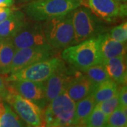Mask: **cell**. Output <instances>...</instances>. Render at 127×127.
<instances>
[{"label":"cell","mask_w":127,"mask_h":127,"mask_svg":"<svg viewBox=\"0 0 127 127\" xmlns=\"http://www.w3.org/2000/svg\"><path fill=\"white\" fill-rule=\"evenodd\" d=\"M72 21L74 37L71 45L99 36L106 31L102 20L84 6L72 11Z\"/></svg>","instance_id":"3957f363"},{"label":"cell","mask_w":127,"mask_h":127,"mask_svg":"<svg viewBox=\"0 0 127 127\" xmlns=\"http://www.w3.org/2000/svg\"><path fill=\"white\" fill-rule=\"evenodd\" d=\"M62 57L80 71L102 63L103 58L100 51V37H92L65 47Z\"/></svg>","instance_id":"6da1fadb"},{"label":"cell","mask_w":127,"mask_h":127,"mask_svg":"<svg viewBox=\"0 0 127 127\" xmlns=\"http://www.w3.org/2000/svg\"><path fill=\"white\" fill-rule=\"evenodd\" d=\"M99 37L100 51L103 60L119 56H126V42H120L114 40L109 37L107 32L101 34Z\"/></svg>","instance_id":"9a60e30c"},{"label":"cell","mask_w":127,"mask_h":127,"mask_svg":"<svg viewBox=\"0 0 127 127\" xmlns=\"http://www.w3.org/2000/svg\"><path fill=\"white\" fill-rule=\"evenodd\" d=\"M119 2H122V3H126L127 2V0H116Z\"/></svg>","instance_id":"4dcf8cb0"},{"label":"cell","mask_w":127,"mask_h":127,"mask_svg":"<svg viewBox=\"0 0 127 127\" xmlns=\"http://www.w3.org/2000/svg\"><path fill=\"white\" fill-rule=\"evenodd\" d=\"M107 119L108 116L106 115L97 105H95V108L87 119L86 122L85 123V127H107Z\"/></svg>","instance_id":"603a6c76"},{"label":"cell","mask_w":127,"mask_h":127,"mask_svg":"<svg viewBox=\"0 0 127 127\" xmlns=\"http://www.w3.org/2000/svg\"><path fill=\"white\" fill-rule=\"evenodd\" d=\"M71 75L72 73L68 72V68L64 62L45 81H44L45 97L47 102H50L60 93H63Z\"/></svg>","instance_id":"4fadbf2b"},{"label":"cell","mask_w":127,"mask_h":127,"mask_svg":"<svg viewBox=\"0 0 127 127\" xmlns=\"http://www.w3.org/2000/svg\"><path fill=\"white\" fill-rule=\"evenodd\" d=\"M12 38L0 37V74L8 75L16 52Z\"/></svg>","instance_id":"e0dca14e"},{"label":"cell","mask_w":127,"mask_h":127,"mask_svg":"<svg viewBox=\"0 0 127 127\" xmlns=\"http://www.w3.org/2000/svg\"><path fill=\"white\" fill-rule=\"evenodd\" d=\"M9 85L19 95L35 103L42 109L48 104L46 100L44 82L18 80L9 82Z\"/></svg>","instance_id":"8fae6325"},{"label":"cell","mask_w":127,"mask_h":127,"mask_svg":"<svg viewBox=\"0 0 127 127\" xmlns=\"http://www.w3.org/2000/svg\"><path fill=\"white\" fill-rule=\"evenodd\" d=\"M4 102H0V117L2 115V114L4 113Z\"/></svg>","instance_id":"f546056e"},{"label":"cell","mask_w":127,"mask_h":127,"mask_svg":"<svg viewBox=\"0 0 127 127\" xmlns=\"http://www.w3.org/2000/svg\"><path fill=\"white\" fill-rule=\"evenodd\" d=\"M119 91L118 84L112 79L109 78L102 83L92 93L96 103L103 102L112 97Z\"/></svg>","instance_id":"d6986e66"},{"label":"cell","mask_w":127,"mask_h":127,"mask_svg":"<svg viewBox=\"0 0 127 127\" xmlns=\"http://www.w3.org/2000/svg\"><path fill=\"white\" fill-rule=\"evenodd\" d=\"M109 37L120 42H127V23H122L117 26L114 27L109 32Z\"/></svg>","instance_id":"d4e9b609"},{"label":"cell","mask_w":127,"mask_h":127,"mask_svg":"<svg viewBox=\"0 0 127 127\" xmlns=\"http://www.w3.org/2000/svg\"><path fill=\"white\" fill-rule=\"evenodd\" d=\"M76 102L65 92L60 93L48 102L43 111L45 127H72Z\"/></svg>","instance_id":"5b68a950"},{"label":"cell","mask_w":127,"mask_h":127,"mask_svg":"<svg viewBox=\"0 0 127 127\" xmlns=\"http://www.w3.org/2000/svg\"><path fill=\"white\" fill-rule=\"evenodd\" d=\"M4 104V112L0 117V127H26L27 124L7 102Z\"/></svg>","instance_id":"ffe728a7"},{"label":"cell","mask_w":127,"mask_h":127,"mask_svg":"<svg viewBox=\"0 0 127 127\" xmlns=\"http://www.w3.org/2000/svg\"><path fill=\"white\" fill-rule=\"evenodd\" d=\"M95 87L91 80L81 71L72 73L64 91L76 102L92 94Z\"/></svg>","instance_id":"7c38bea8"},{"label":"cell","mask_w":127,"mask_h":127,"mask_svg":"<svg viewBox=\"0 0 127 127\" xmlns=\"http://www.w3.org/2000/svg\"><path fill=\"white\" fill-rule=\"evenodd\" d=\"M26 1H32V0H25Z\"/></svg>","instance_id":"d6a6232c"},{"label":"cell","mask_w":127,"mask_h":127,"mask_svg":"<svg viewBox=\"0 0 127 127\" xmlns=\"http://www.w3.org/2000/svg\"><path fill=\"white\" fill-rule=\"evenodd\" d=\"M14 3V0H0V7H10Z\"/></svg>","instance_id":"f1b7e54d"},{"label":"cell","mask_w":127,"mask_h":127,"mask_svg":"<svg viewBox=\"0 0 127 127\" xmlns=\"http://www.w3.org/2000/svg\"><path fill=\"white\" fill-rule=\"evenodd\" d=\"M13 11L14 9L10 7H0V23L4 21Z\"/></svg>","instance_id":"83f0119b"},{"label":"cell","mask_w":127,"mask_h":127,"mask_svg":"<svg viewBox=\"0 0 127 127\" xmlns=\"http://www.w3.org/2000/svg\"><path fill=\"white\" fill-rule=\"evenodd\" d=\"M6 80L0 76V97L2 98V100H4L9 93L8 84H6Z\"/></svg>","instance_id":"4316f807"},{"label":"cell","mask_w":127,"mask_h":127,"mask_svg":"<svg viewBox=\"0 0 127 127\" xmlns=\"http://www.w3.org/2000/svg\"><path fill=\"white\" fill-rule=\"evenodd\" d=\"M92 94L76 102V109L73 119L74 127H83L87 119L96 105Z\"/></svg>","instance_id":"ac0fdd59"},{"label":"cell","mask_w":127,"mask_h":127,"mask_svg":"<svg viewBox=\"0 0 127 127\" xmlns=\"http://www.w3.org/2000/svg\"><path fill=\"white\" fill-rule=\"evenodd\" d=\"M80 6V0H32L24 10L30 19L42 22L66 15Z\"/></svg>","instance_id":"7a4b0ae2"},{"label":"cell","mask_w":127,"mask_h":127,"mask_svg":"<svg viewBox=\"0 0 127 127\" xmlns=\"http://www.w3.org/2000/svg\"><path fill=\"white\" fill-rule=\"evenodd\" d=\"M16 50L48 45L44 35L42 23L32 20L26 21L12 37Z\"/></svg>","instance_id":"30bf717a"},{"label":"cell","mask_w":127,"mask_h":127,"mask_svg":"<svg viewBox=\"0 0 127 127\" xmlns=\"http://www.w3.org/2000/svg\"><path fill=\"white\" fill-rule=\"evenodd\" d=\"M127 107L119 104L117 109L108 116L107 127H126L127 126Z\"/></svg>","instance_id":"7402d4cb"},{"label":"cell","mask_w":127,"mask_h":127,"mask_svg":"<svg viewBox=\"0 0 127 127\" xmlns=\"http://www.w3.org/2000/svg\"><path fill=\"white\" fill-rule=\"evenodd\" d=\"M80 1L81 6L88 8L105 22L113 23L127 16L126 3L116 0H80Z\"/></svg>","instance_id":"ba28073f"},{"label":"cell","mask_w":127,"mask_h":127,"mask_svg":"<svg viewBox=\"0 0 127 127\" xmlns=\"http://www.w3.org/2000/svg\"><path fill=\"white\" fill-rule=\"evenodd\" d=\"M118 93L108 100H104L103 102H100L99 103L96 104V105L107 116H109L110 114L112 113L119 104Z\"/></svg>","instance_id":"cb8c5ba5"},{"label":"cell","mask_w":127,"mask_h":127,"mask_svg":"<svg viewBox=\"0 0 127 127\" xmlns=\"http://www.w3.org/2000/svg\"><path fill=\"white\" fill-rule=\"evenodd\" d=\"M81 72L83 73L91 80L93 84L95 86V88L109 78V75L102 62L92 66Z\"/></svg>","instance_id":"44dd1931"},{"label":"cell","mask_w":127,"mask_h":127,"mask_svg":"<svg viewBox=\"0 0 127 127\" xmlns=\"http://www.w3.org/2000/svg\"><path fill=\"white\" fill-rule=\"evenodd\" d=\"M119 105L127 107V85H123V86L119 91Z\"/></svg>","instance_id":"484cf974"},{"label":"cell","mask_w":127,"mask_h":127,"mask_svg":"<svg viewBox=\"0 0 127 127\" xmlns=\"http://www.w3.org/2000/svg\"><path fill=\"white\" fill-rule=\"evenodd\" d=\"M9 93L5 100L28 127H45L43 110L35 103L22 97L8 84Z\"/></svg>","instance_id":"8992f818"},{"label":"cell","mask_w":127,"mask_h":127,"mask_svg":"<svg viewBox=\"0 0 127 127\" xmlns=\"http://www.w3.org/2000/svg\"><path fill=\"white\" fill-rule=\"evenodd\" d=\"M2 98H1V97H0V102H2Z\"/></svg>","instance_id":"1f68e13d"},{"label":"cell","mask_w":127,"mask_h":127,"mask_svg":"<svg viewBox=\"0 0 127 127\" xmlns=\"http://www.w3.org/2000/svg\"><path fill=\"white\" fill-rule=\"evenodd\" d=\"M102 64L109 78L112 79L118 85H126L127 76L126 56H119L104 59Z\"/></svg>","instance_id":"5bb4252c"},{"label":"cell","mask_w":127,"mask_h":127,"mask_svg":"<svg viewBox=\"0 0 127 127\" xmlns=\"http://www.w3.org/2000/svg\"><path fill=\"white\" fill-rule=\"evenodd\" d=\"M42 22L44 35L49 45L54 49H62L71 45L74 37L72 11Z\"/></svg>","instance_id":"277c9868"},{"label":"cell","mask_w":127,"mask_h":127,"mask_svg":"<svg viewBox=\"0 0 127 127\" xmlns=\"http://www.w3.org/2000/svg\"><path fill=\"white\" fill-rule=\"evenodd\" d=\"M54 50L49 45L16 50L11 64L10 73L26 68L33 64L52 58L55 54Z\"/></svg>","instance_id":"9c48e42d"},{"label":"cell","mask_w":127,"mask_h":127,"mask_svg":"<svg viewBox=\"0 0 127 127\" xmlns=\"http://www.w3.org/2000/svg\"><path fill=\"white\" fill-rule=\"evenodd\" d=\"M63 63V61L58 57H52L9 73L5 80L6 82L18 80L44 82Z\"/></svg>","instance_id":"52a82bcc"},{"label":"cell","mask_w":127,"mask_h":127,"mask_svg":"<svg viewBox=\"0 0 127 127\" xmlns=\"http://www.w3.org/2000/svg\"><path fill=\"white\" fill-rule=\"evenodd\" d=\"M26 22L25 14L14 10L7 18L0 23V37L12 38Z\"/></svg>","instance_id":"2e32d148"}]
</instances>
